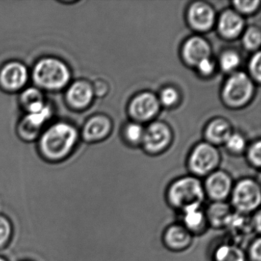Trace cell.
Returning <instances> with one entry per match:
<instances>
[{"label":"cell","instance_id":"25","mask_svg":"<svg viewBox=\"0 0 261 261\" xmlns=\"http://www.w3.org/2000/svg\"><path fill=\"white\" fill-rule=\"evenodd\" d=\"M240 63V58L234 51H226L221 58V65L226 71H233Z\"/></svg>","mask_w":261,"mask_h":261},{"label":"cell","instance_id":"21","mask_svg":"<svg viewBox=\"0 0 261 261\" xmlns=\"http://www.w3.org/2000/svg\"><path fill=\"white\" fill-rule=\"evenodd\" d=\"M244 22L239 15L233 11H226L219 20V30L227 38H234L241 33Z\"/></svg>","mask_w":261,"mask_h":261},{"label":"cell","instance_id":"13","mask_svg":"<svg viewBox=\"0 0 261 261\" xmlns=\"http://www.w3.org/2000/svg\"><path fill=\"white\" fill-rule=\"evenodd\" d=\"M205 213L209 227L221 230L226 229L234 211L228 201H216L205 207Z\"/></svg>","mask_w":261,"mask_h":261},{"label":"cell","instance_id":"29","mask_svg":"<svg viewBox=\"0 0 261 261\" xmlns=\"http://www.w3.org/2000/svg\"><path fill=\"white\" fill-rule=\"evenodd\" d=\"M248 160L250 163L255 167H260L261 146L259 142L255 143L250 147L248 152Z\"/></svg>","mask_w":261,"mask_h":261},{"label":"cell","instance_id":"32","mask_svg":"<svg viewBox=\"0 0 261 261\" xmlns=\"http://www.w3.org/2000/svg\"><path fill=\"white\" fill-rule=\"evenodd\" d=\"M259 4V1H235L234 2L237 8L240 11L245 13L254 11Z\"/></svg>","mask_w":261,"mask_h":261},{"label":"cell","instance_id":"33","mask_svg":"<svg viewBox=\"0 0 261 261\" xmlns=\"http://www.w3.org/2000/svg\"><path fill=\"white\" fill-rule=\"evenodd\" d=\"M250 224H251L252 229L253 233L256 236H259L261 230V215L260 210L253 213L250 215Z\"/></svg>","mask_w":261,"mask_h":261},{"label":"cell","instance_id":"22","mask_svg":"<svg viewBox=\"0 0 261 261\" xmlns=\"http://www.w3.org/2000/svg\"><path fill=\"white\" fill-rule=\"evenodd\" d=\"M206 135L214 143L225 142L230 136V126L224 120H215L207 126Z\"/></svg>","mask_w":261,"mask_h":261},{"label":"cell","instance_id":"8","mask_svg":"<svg viewBox=\"0 0 261 261\" xmlns=\"http://www.w3.org/2000/svg\"><path fill=\"white\" fill-rule=\"evenodd\" d=\"M28 79L27 66L18 61L8 62L0 69V88L7 92L20 91L27 85Z\"/></svg>","mask_w":261,"mask_h":261},{"label":"cell","instance_id":"27","mask_svg":"<svg viewBox=\"0 0 261 261\" xmlns=\"http://www.w3.org/2000/svg\"><path fill=\"white\" fill-rule=\"evenodd\" d=\"M144 130L140 125L131 123L126 129V137L129 141L138 142L143 138Z\"/></svg>","mask_w":261,"mask_h":261},{"label":"cell","instance_id":"7","mask_svg":"<svg viewBox=\"0 0 261 261\" xmlns=\"http://www.w3.org/2000/svg\"><path fill=\"white\" fill-rule=\"evenodd\" d=\"M253 93L251 81L244 73L238 72L230 77L224 88L226 102L232 106H241L248 101Z\"/></svg>","mask_w":261,"mask_h":261},{"label":"cell","instance_id":"23","mask_svg":"<svg viewBox=\"0 0 261 261\" xmlns=\"http://www.w3.org/2000/svg\"><path fill=\"white\" fill-rule=\"evenodd\" d=\"M260 32L258 29H249L245 34H244V45L249 49H256L260 45Z\"/></svg>","mask_w":261,"mask_h":261},{"label":"cell","instance_id":"11","mask_svg":"<svg viewBox=\"0 0 261 261\" xmlns=\"http://www.w3.org/2000/svg\"><path fill=\"white\" fill-rule=\"evenodd\" d=\"M94 94L93 87L88 82L76 81L67 90L65 100L71 109L82 111L89 106Z\"/></svg>","mask_w":261,"mask_h":261},{"label":"cell","instance_id":"9","mask_svg":"<svg viewBox=\"0 0 261 261\" xmlns=\"http://www.w3.org/2000/svg\"><path fill=\"white\" fill-rule=\"evenodd\" d=\"M51 115L53 111L49 105H47L39 112L27 114L18 124V135L24 141L32 142L36 140Z\"/></svg>","mask_w":261,"mask_h":261},{"label":"cell","instance_id":"12","mask_svg":"<svg viewBox=\"0 0 261 261\" xmlns=\"http://www.w3.org/2000/svg\"><path fill=\"white\" fill-rule=\"evenodd\" d=\"M181 219L179 222L193 235L199 237L207 231L208 221L205 213L204 205L193 206L180 212Z\"/></svg>","mask_w":261,"mask_h":261},{"label":"cell","instance_id":"19","mask_svg":"<svg viewBox=\"0 0 261 261\" xmlns=\"http://www.w3.org/2000/svg\"><path fill=\"white\" fill-rule=\"evenodd\" d=\"M210 53L208 44L201 38H191L183 48L185 59L191 65H197L204 59H208Z\"/></svg>","mask_w":261,"mask_h":261},{"label":"cell","instance_id":"30","mask_svg":"<svg viewBox=\"0 0 261 261\" xmlns=\"http://www.w3.org/2000/svg\"><path fill=\"white\" fill-rule=\"evenodd\" d=\"M178 99L177 91L172 88H167L163 90L160 94V100L166 106H171L176 102Z\"/></svg>","mask_w":261,"mask_h":261},{"label":"cell","instance_id":"4","mask_svg":"<svg viewBox=\"0 0 261 261\" xmlns=\"http://www.w3.org/2000/svg\"><path fill=\"white\" fill-rule=\"evenodd\" d=\"M228 202L235 212L247 216L260 210V183L251 178L237 181L233 185Z\"/></svg>","mask_w":261,"mask_h":261},{"label":"cell","instance_id":"16","mask_svg":"<svg viewBox=\"0 0 261 261\" xmlns=\"http://www.w3.org/2000/svg\"><path fill=\"white\" fill-rule=\"evenodd\" d=\"M189 19L194 28L205 31L212 27L215 20V13L210 6L196 3L189 9Z\"/></svg>","mask_w":261,"mask_h":261},{"label":"cell","instance_id":"34","mask_svg":"<svg viewBox=\"0 0 261 261\" xmlns=\"http://www.w3.org/2000/svg\"><path fill=\"white\" fill-rule=\"evenodd\" d=\"M198 70L203 74H209L213 71L214 65L212 61L208 59H204L198 64Z\"/></svg>","mask_w":261,"mask_h":261},{"label":"cell","instance_id":"15","mask_svg":"<svg viewBox=\"0 0 261 261\" xmlns=\"http://www.w3.org/2000/svg\"><path fill=\"white\" fill-rule=\"evenodd\" d=\"M159 110V102L153 94L143 93L137 96L130 105V112L135 118L148 120Z\"/></svg>","mask_w":261,"mask_h":261},{"label":"cell","instance_id":"35","mask_svg":"<svg viewBox=\"0 0 261 261\" xmlns=\"http://www.w3.org/2000/svg\"><path fill=\"white\" fill-rule=\"evenodd\" d=\"M0 261H6L5 259H2V258H0Z\"/></svg>","mask_w":261,"mask_h":261},{"label":"cell","instance_id":"18","mask_svg":"<svg viewBox=\"0 0 261 261\" xmlns=\"http://www.w3.org/2000/svg\"><path fill=\"white\" fill-rule=\"evenodd\" d=\"M111 129V122L105 116H94L84 126L83 138L87 142H95L108 135Z\"/></svg>","mask_w":261,"mask_h":261},{"label":"cell","instance_id":"14","mask_svg":"<svg viewBox=\"0 0 261 261\" xmlns=\"http://www.w3.org/2000/svg\"><path fill=\"white\" fill-rule=\"evenodd\" d=\"M143 140L146 149L149 152H160L169 143L170 131L163 123H152L145 131Z\"/></svg>","mask_w":261,"mask_h":261},{"label":"cell","instance_id":"3","mask_svg":"<svg viewBox=\"0 0 261 261\" xmlns=\"http://www.w3.org/2000/svg\"><path fill=\"white\" fill-rule=\"evenodd\" d=\"M71 74L69 67L60 59L45 57L36 62L33 68V79L38 88L58 91L69 84Z\"/></svg>","mask_w":261,"mask_h":261},{"label":"cell","instance_id":"31","mask_svg":"<svg viewBox=\"0 0 261 261\" xmlns=\"http://www.w3.org/2000/svg\"><path fill=\"white\" fill-rule=\"evenodd\" d=\"M260 53H257L252 58L250 63V69L253 77L257 81L260 80Z\"/></svg>","mask_w":261,"mask_h":261},{"label":"cell","instance_id":"10","mask_svg":"<svg viewBox=\"0 0 261 261\" xmlns=\"http://www.w3.org/2000/svg\"><path fill=\"white\" fill-rule=\"evenodd\" d=\"M195 237L178 221L169 224L163 230L162 242L168 250L181 253L192 247Z\"/></svg>","mask_w":261,"mask_h":261},{"label":"cell","instance_id":"17","mask_svg":"<svg viewBox=\"0 0 261 261\" xmlns=\"http://www.w3.org/2000/svg\"><path fill=\"white\" fill-rule=\"evenodd\" d=\"M211 258L212 261H248L246 250L239 244L230 241L215 246Z\"/></svg>","mask_w":261,"mask_h":261},{"label":"cell","instance_id":"5","mask_svg":"<svg viewBox=\"0 0 261 261\" xmlns=\"http://www.w3.org/2000/svg\"><path fill=\"white\" fill-rule=\"evenodd\" d=\"M220 155L217 149L207 143L197 146L189 160V168L192 175L197 178L207 177L217 170Z\"/></svg>","mask_w":261,"mask_h":261},{"label":"cell","instance_id":"28","mask_svg":"<svg viewBox=\"0 0 261 261\" xmlns=\"http://www.w3.org/2000/svg\"><path fill=\"white\" fill-rule=\"evenodd\" d=\"M11 235V225L8 220L0 215V246L7 244Z\"/></svg>","mask_w":261,"mask_h":261},{"label":"cell","instance_id":"2","mask_svg":"<svg viewBox=\"0 0 261 261\" xmlns=\"http://www.w3.org/2000/svg\"><path fill=\"white\" fill-rule=\"evenodd\" d=\"M206 200L203 181L194 175L176 178L166 190V202L179 213L193 206L204 205Z\"/></svg>","mask_w":261,"mask_h":261},{"label":"cell","instance_id":"26","mask_svg":"<svg viewBox=\"0 0 261 261\" xmlns=\"http://www.w3.org/2000/svg\"><path fill=\"white\" fill-rule=\"evenodd\" d=\"M227 148L233 152H241L245 147V141L241 136L238 134H230L225 141Z\"/></svg>","mask_w":261,"mask_h":261},{"label":"cell","instance_id":"20","mask_svg":"<svg viewBox=\"0 0 261 261\" xmlns=\"http://www.w3.org/2000/svg\"><path fill=\"white\" fill-rule=\"evenodd\" d=\"M20 105L27 114L39 112L47 106L42 91L38 88H29L20 95Z\"/></svg>","mask_w":261,"mask_h":261},{"label":"cell","instance_id":"6","mask_svg":"<svg viewBox=\"0 0 261 261\" xmlns=\"http://www.w3.org/2000/svg\"><path fill=\"white\" fill-rule=\"evenodd\" d=\"M233 182L230 175L221 170H216L205 177L203 181L206 199L210 202L228 201L233 189Z\"/></svg>","mask_w":261,"mask_h":261},{"label":"cell","instance_id":"1","mask_svg":"<svg viewBox=\"0 0 261 261\" xmlns=\"http://www.w3.org/2000/svg\"><path fill=\"white\" fill-rule=\"evenodd\" d=\"M77 141L76 128L66 122H57L41 136L39 150L49 161H60L72 152Z\"/></svg>","mask_w":261,"mask_h":261},{"label":"cell","instance_id":"24","mask_svg":"<svg viewBox=\"0 0 261 261\" xmlns=\"http://www.w3.org/2000/svg\"><path fill=\"white\" fill-rule=\"evenodd\" d=\"M248 261H261V238L256 236L249 242L246 250Z\"/></svg>","mask_w":261,"mask_h":261}]
</instances>
